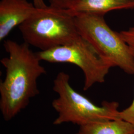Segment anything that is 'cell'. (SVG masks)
<instances>
[{
  "instance_id": "3",
  "label": "cell",
  "mask_w": 134,
  "mask_h": 134,
  "mask_svg": "<svg viewBox=\"0 0 134 134\" xmlns=\"http://www.w3.org/2000/svg\"><path fill=\"white\" fill-rule=\"evenodd\" d=\"M19 27L24 42L41 51L72 42L80 36L74 15L50 5L37 8Z\"/></svg>"
},
{
  "instance_id": "12",
  "label": "cell",
  "mask_w": 134,
  "mask_h": 134,
  "mask_svg": "<svg viewBox=\"0 0 134 134\" xmlns=\"http://www.w3.org/2000/svg\"><path fill=\"white\" fill-rule=\"evenodd\" d=\"M34 4L37 8L39 9H43L47 7L44 0H34Z\"/></svg>"
},
{
  "instance_id": "5",
  "label": "cell",
  "mask_w": 134,
  "mask_h": 134,
  "mask_svg": "<svg viewBox=\"0 0 134 134\" xmlns=\"http://www.w3.org/2000/svg\"><path fill=\"white\" fill-rule=\"evenodd\" d=\"M36 54L40 61L70 63L79 67L85 76V91L96 83L104 82L112 68L81 36L72 42L47 51H40Z\"/></svg>"
},
{
  "instance_id": "8",
  "label": "cell",
  "mask_w": 134,
  "mask_h": 134,
  "mask_svg": "<svg viewBox=\"0 0 134 134\" xmlns=\"http://www.w3.org/2000/svg\"><path fill=\"white\" fill-rule=\"evenodd\" d=\"M79 134H134V127L121 119L80 126Z\"/></svg>"
},
{
  "instance_id": "10",
  "label": "cell",
  "mask_w": 134,
  "mask_h": 134,
  "mask_svg": "<svg viewBox=\"0 0 134 134\" xmlns=\"http://www.w3.org/2000/svg\"><path fill=\"white\" fill-rule=\"evenodd\" d=\"M119 117L121 119L129 122L134 127V93L132 103L124 110L119 111Z\"/></svg>"
},
{
  "instance_id": "9",
  "label": "cell",
  "mask_w": 134,
  "mask_h": 134,
  "mask_svg": "<svg viewBox=\"0 0 134 134\" xmlns=\"http://www.w3.org/2000/svg\"><path fill=\"white\" fill-rule=\"evenodd\" d=\"M121 38L128 46L134 57V26L127 30H122L119 32Z\"/></svg>"
},
{
  "instance_id": "4",
  "label": "cell",
  "mask_w": 134,
  "mask_h": 134,
  "mask_svg": "<svg viewBox=\"0 0 134 134\" xmlns=\"http://www.w3.org/2000/svg\"><path fill=\"white\" fill-rule=\"evenodd\" d=\"M80 35L112 67L134 75V57L119 33L107 24L104 15L90 13L73 14Z\"/></svg>"
},
{
  "instance_id": "6",
  "label": "cell",
  "mask_w": 134,
  "mask_h": 134,
  "mask_svg": "<svg viewBox=\"0 0 134 134\" xmlns=\"http://www.w3.org/2000/svg\"><path fill=\"white\" fill-rule=\"evenodd\" d=\"M37 8L27 0H1L0 2V40L34 14Z\"/></svg>"
},
{
  "instance_id": "1",
  "label": "cell",
  "mask_w": 134,
  "mask_h": 134,
  "mask_svg": "<svg viewBox=\"0 0 134 134\" xmlns=\"http://www.w3.org/2000/svg\"><path fill=\"white\" fill-rule=\"evenodd\" d=\"M4 47L8 56L1 60L5 77L0 82V110L4 119L9 121L39 94L37 80L46 71L27 43L7 40Z\"/></svg>"
},
{
  "instance_id": "11",
  "label": "cell",
  "mask_w": 134,
  "mask_h": 134,
  "mask_svg": "<svg viewBox=\"0 0 134 134\" xmlns=\"http://www.w3.org/2000/svg\"><path fill=\"white\" fill-rule=\"evenodd\" d=\"M72 0H49L50 5L63 9L68 10Z\"/></svg>"
},
{
  "instance_id": "13",
  "label": "cell",
  "mask_w": 134,
  "mask_h": 134,
  "mask_svg": "<svg viewBox=\"0 0 134 134\" xmlns=\"http://www.w3.org/2000/svg\"><path fill=\"white\" fill-rule=\"evenodd\" d=\"M79 134V133H78V132H77V133H76V134Z\"/></svg>"
},
{
  "instance_id": "2",
  "label": "cell",
  "mask_w": 134,
  "mask_h": 134,
  "mask_svg": "<svg viewBox=\"0 0 134 134\" xmlns=\"http://www.w3.org/2000/svg\"><path fill=\"white\" fill-rule=\"evenodd\" d=\"M70 76L59 72L53 81V90L58 94L52 106L58 114L54 125L71 123L81 126L91 123L120 119L117 102L104 101L96 105L76 91L70 83Z\"/></svg>"
},
{
  "instance_id": "7",
  "label": "cell",
  "mask_w": 134,
  "mask_h": 134,
  "mask_svg": "<svg viewBox=\"0 0 134 134\" xmlns=\"http://www.w3.org/2000/svg\"><path fill=\"white\" fill-rule=\"evenodd\" d=\"M134 0H72L68 10L72 14H105L113 10L133 9Z\"/></svg>"
}]
</instances>
